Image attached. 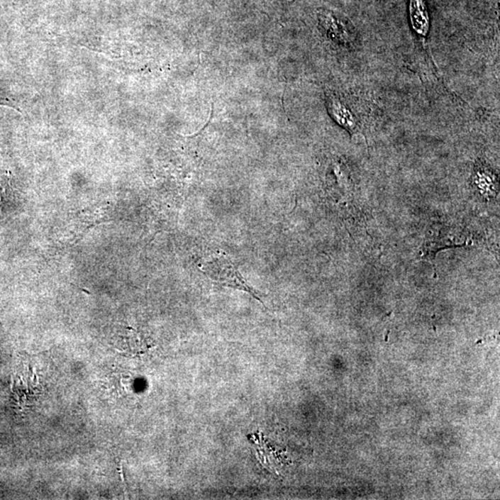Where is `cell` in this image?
<instances>
[{"instance_id": "6da1fadb", "label": "cell", "mask_w": 500, "mask_h": 500, "mask_svg": "<svg viewBox=\"0 0 500 500\" xmlns=\"http://www.w3.org/2000/svg\"><path fill=\"white\" fill-rule=\"evenodd\" d=\"M200 269L214 283L219 284L220 286L230 287H233V289L245 291V292L250 294L253 298L262 303L259 294H257L255 290L251 289L245 283L243 277H241L240 272H239L236 266L233 265L228 257L224 256L223 254L212 256L210 259L205 260Z\"/></svg>"}, {"instance_id": "277c9868", "label": "cell", "mask_w": 500, "mask_h": 500, "mask_svg": "<svg viewBox=\"0 0 500 500\" xmlns=\"http://www.w3.org/2000/svg\"><path fill=\"white\" fill-rule=\"evenodd\" d=\"M324 23L327 26L326 27L328 29L330 35H332L333 38L341 40L340 42H343V43L350 44L351 38H355V35H350V32L347 24L336 19L335 17H333L332 15L324 16Z\"/></svg>"}, {"instance_id": "7a4b0ae2", "label": "cell", "mask_w": 500, "mask_h": 500, "mask_svg": "<svg viewBox=\"0 0 500 500\" xmlns=\"http://www.w3.org/2000/svg\"><path fill=\"white\" fill-rule=\"evenodd\" d=\"M410 15L412 27L418 38L422 40L423 45L427 50V36H428L430 22L426 0H411Z\"/></svg>"}, {"instance_id": "3957f363", "label": "cell", "mask_w": 500, "mask_h": 500, "mask_svg": "<svg viewBox=\"0 0 500 500\" xmlns=\"http://www.w3.org/2000/svg\"><path fill=\"white\" fill-rule=\"evenodd\" d=\"M327 106L332 114L333 119L340 126L348 129V131L353 133L356 131L357 123L352 112L350 111L348 106L342 100L335 95L327 96Z\"/></svg>"}]
</instances>
